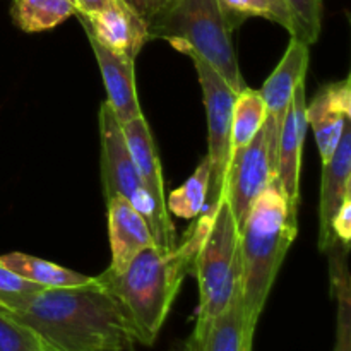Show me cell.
<instances>
[{"label":"cell","instance_id":"obj_1","mask_svg":"<svg viewBox=\"0 0 351 351\" xmlns=\"http://www.w3.org/2000/svg\"><path fill=\"white\" fill-rule=\"evenodd\" d=\"M7 315L53 351H130L137 343L125 308L98 276L82 287L45 288Z\"/></svg>","mask_w":351,"mask_h":351},{"label":"cell","instance_id":"obj_2","mask_svg":"<svg viewBox=\"0 0 351 351\" xmlns=\"http://www.w3.org/2000/svg\"><path fill=\"white\" fill-rule=\"evenodd\" d=\"M213 219L199 215L180 245L173 249L151 245L141 250L122 273L106 269L98 276L125 308L141 345L151 346L156 341L182 281L192 273Z\"/></svg>","mask_w":351,"mask_h":351},{"label":"cell","instance_id":"obj_3","mask_svg":"<svg viewBox=\"0 0 351 351\" xmlns=\"http://www.w3.org/2000/svg\"><path fill=\"white\" fill-rule=\"evenodd\" d=\"M298 206L274 178L240 226V288L245 321L256 332L285 256L298 235Z\"/></svg>","mask_w":351,"mask_h":351},{"label":"cell","instance_id":"obj_4","mask_svg":"<svg viewBox=\"0 0 351 351\" xmlns=\"http://www.w3.org/2000/svg\"><path fill=\"white\" fill-rule=\"evenodd\" d=\"M149 40H165L178 51L204 58L235 93L247 88L239 67L232 33L218 0H171L147 24Z\"/></svg>","mask_w":351,"mask_h":351},{"label":"cell","instance_id":"obj_5","mask_svg":"<svg viewBox=\"0 0 351 351\" xmlns=\"http://www.w3.org/2000/svg\"><path fill=\"white\" fill-rule=\"evenodd\" d=\"M192 273L199 285V308L192 338L199 339L240 288V230L223 199L199 249Z\"/></svg>","mask_w":351,"mask_h":351},{"label":"cell","instance_id":"obj_6","mask_svg":"<svg viewBox=\"0 0 351 351\" xmlns=\"http://www.w3.org/2000/svg\"><path fill=\"white\" fill-rule=\"evenodd\" d=\"M99 141H101V175L105 199L122 197L143 216L149 225L154 243L161 249H173L177 245L175 225L170 213L156 206L149 192L141 182L139 171L134 165L127 147L122 123L117 120L108 103L99 106Z\"/></svg>","mask_w":351,"mask_h":351},{"label":"cell","instance_id":"obj_7","mask_svg":"<svg viewBox=\"0 0 351 351\" xmlns=\"http://www.w3.org/2000/svg\"><path fill=\"white\" fill-rule=\"evenodd\" d=\"M194 62L208 119V160L211 165L208 201L201 216L215 218L216 209L223 201L226 170L232 158V108L237 93L226 84L225 79L199 55L185 51Z\"/></svg>","mask_w":351,"mask_h":351},{"label":"cell","instance_id":"obj_8","mask_svg":"<svg viewBox=\"0 0 351 351\" xmlns=\"http://www.w3.org/2000/svg\"><path fill=\"white\" fill-rule=\"evenodd\" d=\"M280 127L267 115L263 129L243 149L230 158L223 199L230 206L239 228L245 221L256 199L276 178Z\"/></svg>","mask_w":351,"mask_h":351},{"label":"cell","instance_id":"obj_9","mask_svg":"<svg viewBox=\"0 0 351 351\" xmlns=\"http://www.w3.org/2000/svg\"><path fill=\"white\" fill-rule=\"evenodd\" d=\"M88 38L117 55L132 60L149 41L147 23L123 0H110L103 9L91 14H75Z\"/></svg>","mask_w":351,"mask_h":351},{"label":"cell","instance_id":"obj_10","mask_svg":"<svg viewBox=\"0 0 351 351\" xmlns=\"http://www.w3.org/2000/svg\"><path fill=\"white\" fill-rule=\"evenodd\" d=\"M305 115L315 136L322 163H326L338 146L343 127L351 119L350 77L322 86L305 105Z\"/></svg>","mask_w":351,"mask_h":351},{"label":"cell","instance_id":"obj_11","mask_svg":"<svg viewBox=\"0 0 351 351\" xmlns=\"http://www.w3.org/2000/svg\"><path fill=\"white\" fill-rule=\"evenodd\" d=\"M305 105H307L305 82H302L285 113L280 137H278L276 182L295 206L300 202L302 151H304V139L308 127Z\"/></svg>","mask_w":351,"mask_h":351},{"label":"cell","instance_id":"obj_12","mask_svg":"<svg viewBox=\"0 0 351 351\" xmlns=\"http://www.w3.org/2000/svg\"><path fill=\"white\" fill-rule=\"evenodd\" d=\"M348 197H351V119L343 127L335 153L322 163L319 204V249L322 252L332 247L331 223Z\"/></svg>","mask_w":351,"mask_h":351},{"label":"cell","instance_id":"obj_13","mask_svg":"<svg viewBox=\"0 0 351 351\" xmlns=\"http://www.w3.org/2000/svg\"><path fill=\"white\" fill-rule=\"evenodd\" d=\"M88 40L95 51L103 84L106 89V103L113 115L122 125L143 117L144 113L141 110L139 98H137L136 74H134V62L136 60L113 53L91 38Z\"/></svg>","mask_w":351,"mask_h":351},{"label":"cell","instance_id":"obj_14","mask_svg":"<svg viewBox=\"0 0 351 351\" xmlns=\"http://www.w3.org/2000/svg\"><path fill=\"white\" fill-rule=\"evenodd\" d=\"M108 209V237L112 263L108 271L122 273L130 261L151 245H156L146 219L122 197L106 201Z\"/></svg>","mask_w":351,"mask_h":351},{"label":"cell","instance_id":"obj_15","mask_svg":"<svg viewBox=\"0 0 351 351\" xmlns=\"http://www.w3.org/2000/svg\"><path fill=\"white\" fill-rule=\"evenodd\" d=\"M308 62H311V47L304 41L290 38L283 58L259 89L266 103L267 115L278 123L280 129L295 91L302 82H305Z\"/></svg>","mask_w":351,"mask_h":351},{"label":"cell","instance_id":"obj_16","mask_svg":"<svg viewBox=\"0 0 351 351\" xmlns=\"http://www.w3.org/2000/svg\"><path fill=\"white\" fill-rule=\"evenodd\" d=\"M122 129L127 141V147H129L134 165L139 171L144 189L149 192L158 208L168 213L167 197H165L163 171H161L156 144H154L153 134H151L149 125H147L146 117L143 115L139 119L132 120V122L123 123Z\"/></svg>","mask_w":351,"mask_h":351},{"label":"cell","instance_id":"obj_17","mask_svg":"<svg viewBox=\"0 0 351 351\" xmlns=\"http://www.w3.org/2000/svg\"><path fill=\"white\" fill-rule=\"evenodd\" d=\"M254 335L245 321L242 288L235 291L225 311L213 319L199 339H194L197 351H252Z\"/></svg>","mask_w":351,"mask_h":351},{"label":"cell","instance_id":"obj_18","mask_svg":"<svg viewBox=\"0 0 351 351\" xmlns=\"http://www.w3.org/2000/svg\"><path fill=\"white\" fill-rule=\"evenodd\" d=\"M0 264L19 274L24 280L31 281L41 288H48V290L82 287V285L91 283L93 278H95L23 252L3 254V256H0Z\"/></svg>","mask_w":351,"mask_h":351},{"label":"cell","instance_id":"obj_19","mask_svg":"<svg viewBox=\"0 0 351 351\" xmlns=\"http://www.w3.org/2000/svg\"><path fill=\"white\" fill-rule=\"evenodd\" d=\"M348 250L336 245L326 250L329 257L331 290L338 302V326H336L335 351H351V281L348 271Z\"/></svg>","mask_w":351,"mask_h":351},{"label":"cell","instance_id":"obj_20","mask_svg":"<svg viewBox=\"0 0 351 351\" xmlns=\"http://www.w3.org/2000/svg\"><path fill=\"white\" fill-rule=\"evenodd\" d=\"M77 12V0H14L10 7L14 24L24 33L53 29Z\"/></svg>","mask_w":351,"mask_h":351},{"label":"cell","instance_id":"obj_21","mask_svg":"<svg viewBox=\"0 0 351 351\" xmlns=\"http://www.w3.org/2000/svg\"><path fill=\"white\" fill-rule=\"evenodd\" d=\"M267 120V108L259 91L243 88L232 108V154L243 149Z\"/></svg>","mask_w":351,"mask_h":351},{"label":"cell","instance_id":"obj_22","mask_svg":"<svg viewBox=\"0 0 351 351\" xmlns=\"http://www.w3.org/2000/svg\"><path fill=\"white\" fill-rule=\"evenodd\" d=\"M209 178H211V165L208 156H204L194 173L168 195V213L182 219L197 218L208 201Z\"/></svg>","mask_w":351,"mask_h":351},{"label":"cell","instance_id":"obj_23","mask_svg":"<svg viewBox=\"0 0 351 351\" xmlns=\"http://www.w3.org/2000/svg\"><path fill=\"white\" fill-rule=\"evenodd\" d=\"M218 5L232 31L250 17H264L290 33V16L281 0H218Z\"/></svg>","mask_w":351,"mask_h":351},{"label":"cell","instance_id":"obj_24","mask_svg":"<svg viewBox=\"0 0 351 351\" xmlns=\"http://www.w3.org/2000/svg\"><path fill=\"white\" fill-rule=\"evenodd\" d=\"M290 16V36L314 45L322 29V0H281Z\"/></svg>","mask_w":351,"mask_h":351},{"label":"cell","instance_id":"obj_25","mask_svg":"<svg viewBox=\"0 0 351 351\" xmlns=\"http://www.w3.org/2000/svg\"><path fill=\"white\" fill-rule=\"evenodd\" d=\"M45 288L24 280L0 264V311L10 314L23 308L31 298Z\"/></svg>","mask_w":351,"mask_h":351},{"label":"cell","instance_id":"obj_26","mask_svg":"<svg viewBox=\"0 0 351 351\" xmlns=\"http://www.w3.org/2000/svg\"><path fill=\"white\" fill-rule=\"evenodd\" d=\"M0 351H53L27 326L0 312Z\"/></svg>","mask_w":351,"mask_h":351},{"label":"cell","instance_id":"obj_27","mask_svg":"<svg viewBox=\"0 0 351 351\" xmlns=\"http://www.w3.org/2000/svg\"><path fill=\"white\" fill-rule=\"evenodd\" d=\"M132 10H136L147 24L153 23L167 7L170 5L171 0H123Z\"/></svg>","mask_w":351,"mask_h":351},{"label":"cell","instance_id":"obj_28","mask_svg":"<svg viewBox=\"0 0 351 351\" xmlns=\"http://www.w3.org/2000/svg\"><path fill=\"white\" fill-rule=\"evenodd\" d=\"M110 0H77L79 12L77 14H91L103 9Z\"/></svg>","mask_w":351,"mask_h":351},{"label":"cell","instance_id":"obj_29","mask_svg":"<svg viewBox=\"0 0 351 351\" xmlns=\"http://www.w3.org/2000/svg\"><path fill=\"white\" fill-rule=\"evenodd\" d=\"M171 351H197V348H195V343L191 336L187 341H180L178 345H175V348Z\"/></svg>","mask_w":351,"mask_h":351}]
</instances>
